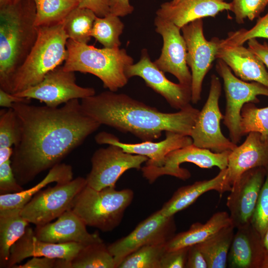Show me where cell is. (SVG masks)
<instances>
[{"instance_id": "1", "label": "cell", "mask_w": 268, "mask_h": 268, "mask_svg": "<svg viewBox=\"0 0 268 268\" xmlns=\"http://www.w3.org/2000/svg\"><path fill=\"white\" fill-rule=\"evenodd\" d=\"M21 131L11 166L22 186L50 169L95 132L101 124L83 111L78 99L60 107L12 104Z\"/></svg>"}, {"instance_id": "2", "label": "cell", "mask_w": 268, "mask_h": 268, "mask_svg": "<svg viewBox=\"0 0 268 268\" xmlns=\"http://www.w3.org/2000/svg\"><path fill=\"white\" fill-rule=\"evenodd\" d=\"M83 111L101 125L130 133L142 141L159 138L163 132L190 135L200 110L191 105L164 113L124 93L111 91L81 99Z\"/></svg>"}, {"instance_id": "3", "label": "cell", "mask_w": 268, "mask_h": 268, "mask_svg": "<svg viewBox=\"0 0 268 268\" xmlns=\"http://www.w3.org/2000/svg\"><path fill=\"white\" fill-rule=\"evenodd\" d=\"M33 0H21L0 8V89L11 93L12 77L38 36Z\"/></svg>"}, {"instance_id": "4", "label": "cell", "mask_w": 268, "mask_h": 268, "mask_svg": "<svg viewBox=\"0 0 268 268\" xmlns=\"http://www.w3.org/2000/svg\"><path fill=\"white\" fill-rule=\"evenodd\" d=\"M67 56L63 66L67 71L89 73L98 77L105 88L113 92L128 81L125 70L134 60L125 49L97 48L68 39L66 44Z\"/></svg>"}, {"instance_id": "5", "label": "cell", "mask_w": 268, "mask_h": 268, "mask_svg": "<svg viewBox=\"0 0 268 268\" xmlns=\"http://www.w3.org/2000/svg\"><path fill=\"white\" fill-rule=\"evenodd\" d=\"M37 28L38 36L34 45L12 77L11 94L21 92L37 84L67 58L66 44L68 37L63 22Z\"/></svg>"}, {"instance_id": "6", "label": "cell", "mask_w": 268, "mask_h": 268, "mask_svg": "<svg viewBox=\"0 0 268 268\" xmlns=\"http://www.w3.org/2000/svg\"><path fill=\"white\" fill-rule=\"evenodd\" d=\"M134 197L129 189L117 190L115 187H108L96 190L86 185L71 209L86 226L109 232L119 225Z\"/></svg>"}, {"instance_id": "7", "label": "cell", "mask_w": 268, "mask_h": 268, "mask_svg": "<svg viewBox=\"0 0 268 268\" xmlns=\"http://www.w3.org/2000/svg\"><path fill=\"white\" fill-rule=\"evenodd\" d=\"M215 67L223 80L226 101L223 124L228 130L230 140L237 144L242 137L240 121L243 106L250 102L259 103V95L268 97V87L258 82L241 80L220 59L217 61Z\"/></svg>"}, {"instance_id": "8", "label": "cell", "mask_w": 268, "mask_h": 268, "mask_svg": "<svg viewBox=\"0 0 268 268\" xmlns=\"http://www.w3.org/2000/svg\"><path fill=\"white\" fill-rule=\"evenodd\" d=\"M86 185V178L81 177L57 183L35 195L21 209V214L36 226L51 222L71 208L74 199Z\"/></svg>"}, {"instance_id": "9", "label": "cell", "mask_w": 268, "mask_h": 268, "mask_svg": "<svg viewBox=\"0 0 268 268\" xmlns=\"http://www.w3.org/2000/svg\"><path fill=\"white\" fill-rule=\"evenodd\" d=\"M221 93L220 79L212 74L207 100L200 111L190 135L194 145L218 153L231 151L237 146L221 131L220 124L224 118L219 106Z\"/></svg>"}, {"instance_id": "10", "label": "cell", "mask_w": 268, "mask_h": 268, "mask_svg": "<svg viewBox=\"0 0 268 268\" xmlns=\"http://www.w3.org/2000/svg\"><path fill=\"white\" fill-rule=\"evenodd\" d=\"M230 151L218 153L198 147L193 144L169 153L162 163L158 166L145 165L141 170L142 176L149 183L164 175H169L183 180L188 179L191 173L181 164L189 162L201 168L218 167L220 170L227 168Z\"/></svg>"}, {"instance_id": "11", "label": "cell", "mask_w": 268, "mask_h": 268, "mask_svg": "<svg viewBox=\"0 0 268 268\" xmlns=\"http://www.w3.org/2000/svg\"><path fill=\"white\" fill-rule=\"evenodd\" d=\"M181 30L187 46V63L191 70V101L196 104L201 98L204 77L216 59L220 39L213 37L208 41L205 39L202 19L187 24Z\"/></svg>"}, {"instance_id": "12", "label": "cell", "mask_w": 268, "mask_h": 268, "mask_svg": "<svg viewBox=\"0 0 268 268\" xmlns=\"http://www.w3.org/2000/svg\"><path fill=\"white\" fill-rule=\"evenodd\" d=\"M175 231L174 216H166L160 209L157 210L140 222L128 235L108 246L116 268L127 256L142 247L166 244L175 235Z\"/></svg>"}, {"instance_id": "13", "label": "cell", "mask_w": 268, "mask_h": 268, "mask_svg": "<svg viewBox=\"0 0 268 268\" xmlns=\"http://www.w3.org/2000/svg\"><path fill=\"white\" fill-rule=\"evenodd\" d=\"M148 158L144 156L125 152L120 147L109 144L97 149L91 159V169L86 178L87 185L100 190L115 187L119 178L131 169H141Z\"/></svg>"}, {"instance_id": "14", "label": "cell", "mask_w": 268, "mask_h": 268, "mask_svg": "<svg viewBox=\"0 0 268 268\" xmlns=\"http://www.w3.org/2000/svg\"><path fill=\"white\" fill-rule=\"evenodd\" d=\"M13 94L38 100L49 107H58L72 99L93 96L95 91L93 88L78 85L74 72L66 70L60 66L48 73L37 84Z\"/></svg>"}, {"instance_id": "15", "label": "cell", "mask_w": 268, "mask_h": 268, "mask_svg": "<svg viewBox=\"0 0 268 268\" xmlns=\"http://www.w3.org/2000/svg\"><path fill=\"white\" fill-rule=\"evenodd\" d=\"M155 31L163 40L161 53L154 63L164 72L174 75L179 83L191 87L192 74L187 63V49L181 28L173 22L156 16Z\"/></svg>"}, {"instance_id": "16", "label": "cell", "mask_w": 268, "mask_h": 268, "mask_svg": "<svg viewBox=\"0 0 268 268\" xmlns=\"http://www.w3.org/2000/svg\"><path fill=\"white\" fill-rule=\"evenodd\" d=\"M125 73L128 79L134 76L142 78L147 86L163 96L174 109L180 110L191 105V87L168 79L164 72L151 61L146 49L142 50L138 62L127 67Z\"/></svg>"}, {"instance_id": "17", "label": "cell", "mask_w": 268, "mask_h": 268, "mask_svg": "<svg viewBox=\"0 0 268 268\" xmlns=\"http://www.w3.org/2000/svg\"><path fill=\"white\" fill-rule=\"evenodd\" d=\"M266 172L263 167L250 169L232 185L226 205L235 228L251 223Z\"/></svg>"}, {"instance_id": "18", "label": "cell", "mask_w": 268, "mask_h": 268, "mask_svg": "<svg viewBox=\"0 0 268 268\" xmlns=\"http://www.w3.org/2000/svg\"><path fill=\"white\" fill-rule=\"evenodd\" d=\"M165 138L159 142L144 141L138 143H127L121 142L111 134L102 132L98 133L95 139L98 144L116 145L125 152L146 156L148 158L146 165L158 166L169 153L193 144V139L189 135L170 131L165 132Z\"/></svg>"}, {"instance_id": "19", "label": "cell", "mask_w": 268, "mask_h": 268, "mask_svg": "<svg viewBox=\"0 0 268 268\" xmlns=\"http://www.w3.org/2000/svg\"><path fill=\"white\" fill-rule=\"evenodd\" d=\"M81 243H52L41 241L34 230L28 226L23 236L11 247L6 268L12 267L24 259L34 257H46L70 261L85 246Z\"/></svg>"}, {"instance_id": "20", "label": "cell", "mask_w": 268, "mask_h": 268, "mask_svg": "<svg viewBox=\"0 0 268 268\" xmlns=\"http://www.w3.org/2000/svg\"><path fill=\"white\" fill-rule=\"evenodd\" d=\"M34 233L38 239L52 243L88 245L102 240L98 232H88L86 225L71 209L65 211L54 222L36 226Z\"/></svg>"}, {"instance_id": "21", "label": "cell", "mask_w": 268, "mask_h": 268, "mask_svg": "<svg viewBox=\"0 0 268 268\" xmlns=\"http://www.w3.org/2000/svg\"><path fill=\"white\" fill-rule=\"evenodd\" d=\"M268 166V143L257 132L247 134L244 142L230 152L228 158L227 180L232 185L245 172Z\"/></svg>"}, {"instance_id": "22", "label": "cell", "mask_w": 268, "mask_h": 268, "mask_svg": "<svg viewBox=\"0 0 268 268\" xmlns=\"http://www.w3.org/2000/svg\"><path fill=\"white\" fill-rule=\"evenodd\" d=\"M236 229L228 252V267L261 268L266 254L261 235L251 223Z\"/></svg>"}, {"instance_id": "23", "label": "cell", "mask_w": 268, "mask_h": 268, "mask_svg": "<svg viewBox=\"0 0 268 268\" xmlns=\"http://www.w3.org/2000/svg\"><path fill=\"white\" fill-rule=\"evenodd\" d=\"M230 2L219 0H181L176 4L163 3L156 16L169 20L181 29L187 24L206 17H215L219 12L230 10Z\"/></svg>"}, {"instance_id": "24", "label": "cell", "mask_w": 268, "mask_h": 268, "mask_svg": "<svg viewBox=\"0 0 268 268\" xmlns=\"http://www.w3.org/2000/svg\"><path fill=\"white\" fill-rule=\"evenodd\" d=\"M216 59L223 61L241 80L258 82L268 87L266 66L248 48L243 45H220Z\"/></svg>"}, {"instance_id": "25", "label": "cell", "mask_w": 268, "mask_h": 268, "mask_svg": "<svg viewBox=\"0 0 268 268\" xmlns=\"http://www.w3.org/2000/svg\"><path fill=\"white\" fill-rule=\"evenodd\" d=\"M227 168L220 170L209 180L197 181L193 184L183 186L174 192L172 197L160 209L166 216H172L193 203L205 193L215 191L220 194L230 192L232 186L227 180Z\"/></svg>"}, {"instance_id": "26", "label": "cell", "mask_w": 268, "mask_h": 268, "mask_svg": "<svg viewBox=\"0 0 268 268\" xmlns=\"http://www.w3.org/2000/svg\"><path fill=\"white\" fill-rule=\"evenodd\" d=\"M230 225L231 220L227 212H216L205 223H194L187 231L175 234L166 243V250L173 251L200 244Z\"/></svg>"}, {"instance_id": "27", "label": "cell", "mask_w": 268, "mask_h": 268, "mask_svg": "<svg viewBox=\"0 0 268 268\" xmlns=\"http://www.w3.org/2000/svg\"><path fill=\"white\" fill-rule=\"evenodd\" d=\"M73 171L70 165L59 163L50 169L46 176L33 187L15 193L0 195V209H22L32 197L47 185L56 182L65 183L73 178Z\"/></svg>"}, {"instance_id": "28", "label": "cell", "mask_w": 268, "mask_h": 268, "mask_svg": "<svg viewBox=\"0 0 268 268\" xmlns=\"http://www.w3.org/2000/svg\"><path fill=\"white\" fill-rule=\"evenodd\" d=\"M20 208L0 209V268H6L12 246L25 233L29 222Z\"/></svg>"}, {"instance_id": "29", "label": "cell", "mask_w": 268, "mask_h": 268, "mask_svg": "<svg viewBox=\"0 0 268 268\" xmlns=\"http://www.w3.org/2000/svg\"><path fill=\"white\" fill-rule=\"evenodd\" d=\"M232 225L226 226L205 241L198 244L207 264V268H225L234 235Z\"/></svg>"}, {"instance_id": "30", "label": "cell", "mask_w": 268, "mask_h": 268, "mask_svg": "<svg viewBox=\"0 0 268 268\" xmlns=\"http://www.w3.org/2000/svg\"><path fill=\"white\" fill-rule=\"evenodd\" d=\"M66 268H116L114 259L103 240L85 246Z\"/></svg>"}, {"instance_id": "31", "label": "cell", "mask_w": 268, "mask_h": 268, "mask_svg": "<svg viewBox=\"0 0 268 268\" xmlns=\"http://www.w3.org/2000/svg\"><path fill=\"white\" fill-rule=\"evenodd\" d=\"M36 6L35 24L47 26L63 22L68 13L78 6V0H33Z\"/></svg>"}, {"instance_id": "32", "label": "cell", "mask_w": 268, "mask_h": 268, "mask_svg": "<svg viewBox=\"0 0 268 268\" xmlns=\"http://www.w3.org/2000/svg\"><path fill=\"white\" fill-rule=\"evenodd\" d=\"M96 15L91 10L76 7L71 10L63 21L65 31L68 39L87 44Z\"/></svg>"}, {"instance_id": "33", "label": "cell", "mask_w": 268, "mask_h": 268, "mask_svg": "<svg viewBox=\"0 0 268 268\" xmlns=\"http://www.w3.org/2000/svg\"><path fill=\"white\" fill-rule=\"evenodd\" d=\"M124 28L119 17L110 13L103 17L97 16L91 35L105 48H118L121 44L119 37Z\"/></svg>"}, {"instance_id": "34", "label": "cell", "mask_w": 268, "mask_h": 268, "mask_svg": "<svg viewBox=\"0 0 268 268\" xmlns=\"http://www.w3.org/2000/svg\"><path fill=\"white\" fill-rule=\"evenodd\" d=\"M240 130L242 136L257 132L268 143V106L260 108L254 103L245 104L241 112Z\"/></svg>"}, {"instance_id": "35", "label": "cell", "mask_w": 268, "mask_h": 268, "mask_svg": "<svg viewBox=\"0 0 268 268\" xmlns=\"http://www.w3.org/2000/svg\"><path fill=\"white\" fill-rule=\"evenodd\" d=\"M165 244L142 247L127 256L118 268H160Z\"/></svg>"}, {"instance_id": "36", "label": "cell", "mask_w": 268, "mask_h": 268, "mask_svg": "<svg viewBox=\"0 0 268 268\" xmlns=\"http://www.w3.org/2000/svg\"><path fill=\"white\" fill-rule=\"evenodd\" d=\"M21 131L18 117L12 108L0 111V148L12 147L21 138Z\"/></svg>"}, {"instance_id": "37", "label": "cell", "mask_w": 268, "mask_h": 268, "mask_svg": "<svg viewBox=\"0 0 268 268\" xmlns=\"http://www.w3.org/2000/svg\"><path fill=\"white\" fill-rule=\"evenodd\" d=\"M257 38L268 39V12L260 17L251 28L229 32L227 38L220 39V45H243L250 39Z\"/></svg>"}, {"instance_id": "38", "label": "cell", "mask_w": 268, "mask_h": 268, "mask_svg": "<svg viewBox=\"0 0 268 268\" xmlns=\"http://www.w3.org/2000/svg\"><path fill=\"white\" fill-rule=\"evenodd\" d=\"M268 4V0H233L230 2V11L235 15L238 24L246 19L253 20L259 16Z\"/></svg>"}, {"instance_id": "39", "label": "cell", "mask_w": 268, "mask_h": 268, "mask_svg": "<svg viewBox=\"0 0 268 268\" xmlns=\"http://www.w3.org/2000/svg\"><path fill=\"white\" fill-rule=\"evenodd\" d=\"M266 169L265 180L251 222L262 239L268 228V166Z\"/></svg>"}, {"instance_id": "40", "label": "cell", "mask_w": 268, "mask_h": 268, "mask_svg": "<svg viewBox=\"0 0 268 268\" xmlns=\"http://www.w3.org/2000/svg\"><path fill=\"white\" fill-rule=\"evenodd\" d=\"M17 182L11 166V160L0 164V194L15 193L23 191Z\"/></svg>"}, {"instance_id": "41", "label": "cell", "mask_w": 268, "mask_h": 268, "mask_svg": "<svg viewBox=\"0 0 268 268\" xmlns=\"http://www.w3.org/2000/svg\"><path fill=\"white\" fill-rule=\"evenodd\" d=\"M188 248L166 251L161 259L160 268H184Z\"/></svg>"}, {"instance_id": "42", "label": "cell", "mask_w": 268, "mask_h": 268, "mask_svg": "<svg viewBox=\"0 0 268 268\" xmlns=\"http://www.w3.org/2000/svg\"><path fill=\"white\" fill-rule=\"evenodd\" d=\"M60 259L46 257H34L22 265H16L12 268H59Z\"/></svg>"}, {"instance_id": "43", "label": "cell", "mask_w": 268, "mask_h": 268, "mask_svg": "<svg viewBox=\"0 0 268 268\" xmlns=\"http://www.w3.org/2000/svg\"><path fill=\"white\" fill-rule=\"evenodd\" d=\"M78 7L89 9L97 17H103L110 12V0H78Z\"/></svg>"}, {"instance_id": "44", "label": "cell", "mask_w": 268, "mask_h": 268, "mask_svg": "<svg viewBox=\"0 0 268 268\" xmlns=\"http://www.w3.org/2000/svg\"><path fill=\"white\" fill-rule=\"evenodd\" d=\"M186 268H207V264L198 244L188 248Z\"/></svg>"}, {"instance_id": "45", "label": "cell", "mask_w": 268, "mask_h": 268, "mask_svg": "<svg viewBox=\"0 0 268 268\" xmlns=\"http://www.w3.org/2000/svg\"><path fill=\"white\" fill-rule=\"evenodd\" d=\"M247 42L248 48L262 61L268 69V43L265 42L262 44L256 38L250 39Z\"/></svg>"}, {"instance_id": "46", "label": "cell", "mask_w": 268, "mask_h": 268, "mask_svg": "<svg viewBox=\"0 0 268 268\" xmlns=\"http://www.w3.org/2000/svg\"><path fill=\"white\" fill-rule=\"evenodd\" d=\"M134 7L129 0H110V13L120 16H125L132 13Z\"/></svg>"}, {"instance_id": "47", "label": "cell", "mask_w": 268, "mask_h": 268, "mask_svg": "<svg viewBox=\"0 0 268 268\" xmlns=\"http://www.w3.org/2000/svg\"><path fill=\"white\" fill-rule=\"evenodd\" d=\"M30 99L16 96L0 89V106L2 107L10 108L15 103L30 104Z\"/></svg>"}, {"instance_id": "48", "label": "cell", "mask_w": 268, "mask_h": 268, "mask_svg": "<svg viewBox=\"0 0 268 268\" xmlns=\"http://www.w3.org/2000/svg\"><path fill=\"white\" fill-rule=\"evenodd\" d=\"M12 154V147L0 148V164L11 160Z\"/></svg>"}, {"instance_id": "49", "label": "cell", "mask_w": 268, "mask_h": 268, "mask_svg": "<svg viewBox=\"0 0 268 268\" xmlns=\"http://www.w3.org/2000/svg\"><path fill=\"white\" fill-rule=\"evenodd\" d=\"M262 244L265 253L268 254V228L262 238Z\"/></svg>"}, {"instance_id": "50", "label": "cell", "mask_w": 268, "mask_h": 268, "mask_svg": "<svg viewBox=\"0 0 268 268\" xmlns=\"http://www.w3.org/2000/svg\"><path fill=\"white\" fill-rule=\"evenodd\" d=\"M21 0H0V8L14 4Z\"/></svg>"}, {"instance_id": "51", "label": "cell", "mask_w": 268, "mask_h": 268, "mask_svg": "<svg viewBox=\"0 0 268 268\" xmlns=\"http://www.w3.org/2000/svg\"><path fill=\"white\" fill-rule=\"evenodd\" d=\"M261 268H268V254L266 253Z\"/></svg>"}, {"instance_id": "52", "label": "cell", "mask_w": 268, "mask_h": 268, "mask_svg": "<svg viewBox=\"0 0 268 268\" xmlns=\"http://www.w3.org/2000/svg\"><path fill=\"white\" fill-rule=\"evenodd\" d=\"M180 0H172V1H170V2L172 4H177Z\"/></svg>"}, {"instance_id": "53", "label": "cell", "mask_w": 268, "mask_h": 268, "mask_svg": "<svg viewBox=\"0 0 268 268\" xmlns=\"http://www.w3.org/2000/svg\"><path fill=\"white\" fill-rule=\"evenodd\" d=\"M221 0V1H224L225 0Z\"/></svg>"}]
</instances>
